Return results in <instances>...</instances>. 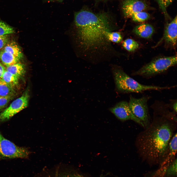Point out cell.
<instances>
[{
	"mask_svg": "<svg viewBox=\"0 0 177 177\" xmlns=\"http://www.w3.org/2000/svg\"><path fill=\"white\" fill-rule=\"evenodd\" d=\"M30 153L28 148L16 145L5 138L0 133V159H27Z\"/></svg>",
	"mask_w": 177,
	"mask_h": 177,
	"instance_id": "5b68a950",
	"label": "cell"
},
{
	"mask_svg": "<svg viewBox=\"0 0 177 177\" xmlns=\"http://www.w3.org/2000/svg\"><path fill=\"white\" fill-rule=\"evenodd\" d=\"M1 78L6 83L14 87L17 85L18 83V78L6 70Z\"/></svg>",
	"mask_w": 177,
	"mask_h": 177,
	"instance_id": "e0dca14e",
	"label": "cell"
},
{
	"mask_svg": "<svg viewBox=\"0 0 177 177\" xmlns=\"http://www.w3.org/2000/svg\"><path fill=\"white\" fill-rule=\"evenodd\" d=\"M148 5L141 0H123L122 5V10L125 16L131 17L134 14L147 9Z\"/></svg>",
	"mask_w": 177,
	"mask_h": 177,
	"instance_id": "9c48e42d",
	"label": "cell"
},
{
	"mask_svg": "<svg viewBox=\"0 0 177 177\" xmlns=\"http://www.w3.org/2000/svg\"><path fill=\"white\" fill-rule=\"evenodd\" d=\"M177 133H175L171 139L165 154L164 160L161 166L168 164L174 161L177 151Z\"/></svg>",
	"mask_w": 177,
	"mask_h": 177,
	"instance_id": "8fae6325",
	"label": "cell"
},
{
	"mask_svg": "<svg viewBox=\"0 0 177 177\" xmlns=\"http://www.w3.org/2000/svg\"><path fill=\"white\" fill-rule=\"evenodd\" d=\"M5 70L3 66L0 63V78L2 77Z\"/></svg>",
	"mask_w": 177,
	"mask_h": 177,
	"instance_id": "484cf974",
	"label": "cell"
},
{
	"mask_svg": "<svg viewBox=\"0 0 177 177\" xmlns=\"http://www.w3.org/2000/svg\"><path fill=\"white\" fill-rule=\"evenodd\" d=\"M112 71L117 90L123 93H140L150 90H161L173 88V86L161 87L141 84L128 75L120 67L114 66Z\"/></svg>",
	"mask_w": 177,
	"mask_h": 177,
	"instance_id": "3957f363",
	"label": "cell"
},
{
	"mask_svg": "<svg viewBox=\"0 0 177 177\" xmlns=\"http://www.w3.org/2000/svg\"><path fill=\"white\" fill-rule=\"evenodd\" d=\"M21 59L23 56V54L17 44L14 42L8 43L4 47L3 50Z\"/></svg>",
	"mask_w": 177,
	"mask_h": 177,
	"instance_id": "5bb4252c",
	"label": "cell"
},
{
	"mask_svg": "<svg viewBox=\"0 0 177 177\" xmlns=\"http://www.w3.org/2000/svg\"><path fill=\"white\" fill-rule=\"evenodd\" d=\"M7 71L18 78L23 74L25 71L24 67L23 65L20 63L7 67Z\"/></svg>",
	"mask_w": 177,
	"mask_h": 177,
	"instance_id": "2e32d148",
	"label": "cell"
},
{
	"mask_svg": "<svg viewBox=\"0 0 177 177\" xmlns=\"http://www.w3.org/2000/svg\"><path fill=\"white\" fill-rule=\"evenodd\" d=\"M177 16L166 26L163 40L167 43L175 46L177 43Z\"/></svg>",
	"mask_w": 177,
	"mask_h": 177,
	"instance_id": "30bf717a",
	"label": "cell"
},
{
	"mask_svg": "<svg viewBox=\"0 0 177 177\" xmlns=\"http://www.w3.org/2000/svg\"><path fill=\"white\" fill-rule=\"evenodd\" d=\"M0 59L7 67L18 63L20 59L3 50L0 53Z\"/></svg>",
	"mask_w": 177,
	"mask_h": 177,
	"instance_id": "4fadbf2b",
	"label": "cell"
},
{
	"mask_svg": "<svg viewBox=\"0 0 177 177\" xmlns=\"http://www.w3.org/2000/svg\"><path fill=\"white\" fill-rule=\"evenodd\" d=\"M159 7L163 13L165 17L169 18L167 13V8L173 1L174 0H156Z\"/></svg>",
	"mask_w": 177,
	"mask_h": 177,
	"instance_id": "44dd1931",
	"label": "cell"
},
{
	"mask_svg": "<svg viewBox=\"0 0 177 177\" xmlns=\"http://www.w3.org/2000/svg\"><path fill=\"white\" fill-rule=\"evenodd\" d=\"M1 109L0 108V110H1Z\"/></svg>",
	"mask_w": 177,
	"mask_h": 177,
	"instance_id": "f1b7e54d",
	"label": "cell"
},
{
	"mask_svg": "<svg viewBox=\"0 0 177 177\" xmlns=\"http://www.w3.org/2000/svg\"><path fill=\"white\" fill-rule=\"evenodd\" d=\"M177 56L162 57L155 59L132 73L133 76L149 78L165 72L177 63Z\"/></svg>",
	"mask_w": 177,
	"mask_h": 177,
	"instance_id": "277c9868",
	"label": "cell"
},
{
	"mask_svg": "<svg viewBox=\"0 0 177 177\" xmlns=\"http://www.w3.org/2000/svg\"><path fill=\"white\" fill-rule=\"evenodd\" d=\"M55 0L58 1H61L63 0Z\"/></svg>",
	"mask_w": 177,
	"mask_h": 177,
	"instance_id": "83f0119b",
	"label": "cell"
},
{
	"mask_svg": "<svg viewBox=\"0 0 177 177\" xmlns=\"http://www.w3.org/2000/svg\"><path fill=\"white\" fill-rule=\"evenodd\" d=\"M14 88L0 79V96L12 97L15 93Z\"/></svg>",
	"mask_w": 177,
	"mask_h": 177,
	"instance_id": "9a60e30c",
	"label": "cell"
},
{
	"mask_svg": "<svg viewBox=\"0 0 177 177\" xmlns=\"http://www.w3.org/2000/svg\"><path fill=\"white\" fill-rule=\"evenodd\" d=\"M62 177H81V176L78 175H70L63 176Z\"/></svg>",
	"mask_w": 177,
	"mask_h": 177,
	"instance_id": "4316f807",
	"label": "cell"
},
{
	"mask_svg": "<svg viewBox=\"0 0 177 177\" xmlns=\"http://www.w3.org/2000/svg\"><path fill=\"white\" fill-rule=\"evenodd\" d=\"M149 17V15L148 13L141 11L134 14L131 17L134 21L142 22L148 19Z\"/></svg>",
	"mask_w": 177,
	"mask_h": 177,
	"instance_id": "d6986e66",
	"label": "cell"
},
{
	"mask_svg": "<svg viewBox=\"0 0 177 177\" xmlns=\"http://www.w3.org/2000/svg\"></svg>",
	"mask_w": 177,
	"mask_h": 177,
	"instance_id": "f546056e",
	"label": "cell"
},
{
	"mask_svg": "<svg viewBox=\"0 0 177 177\" xmlns=\"http://www.w3.org/2000/svg\"><path fill=\"white\" fill-rule=\"evenodd\" d=\"M110 111L119 120L122 121L132 120L144 127L142 122L132 112L126 101H121L109 109Z\"/></svg>",
	"mask_w": 177,
	"mask_h": 177,
	"instance_id": "ba28073f",
	"label": "cell"
},
{
	"mask_svg": "<svg viewBox=\"0 0 177 177\" xmlns=\"http://www.w3.org/2000/svg\"><path fill=\"white\" fill-rule=\"evenodd\" d=\"M13 29L4 22L0 21V36L14 33Z\"/></svg>",
	"mask_w": 177,
	"mask_h": 177,
	"instance_id": "7402d4cb",
	"label": "cell"
},
{
	"mask_svg": "<svg viewBox=\"0 0 177 177\" xmlns=\"http://www.w3.org/2000/svg\"><path fill=\"white\" fill-rule=\"evenodd\" d=\"M122 45L124 49L130 52L134 51L137 49L139 46L137 42L131 39L125 40L123 42Z\"/></svg>",
	"mask_w": 177,
	"mask_h": 177,
	"instance_id": "ac0fdd59",
	"label": "cell"
},
{
	"mask_svg": "<svg viewBox=\"0 0 177 177\" xmlns=\"http://www.w3.org/2000/svg\"><path fill=\"white\" fill-rule=\"evenodd\" d=\"M12 98V97L0 96V108L4 107Z\"/></svg>",
	"mask_w": 177,
	"mask_h": 177,
	"instance_id": "603a6c76",
	"label": "cell"
},
{
	"mask_svg": "<svg viewBox=\"0 0 177 177\" xmlns=\"http://www.w3.org/2000/svg\"><path fill=\"white\" fill-rule=\"evenodd\" d=\"M107 39L110 42L119 43L122 40V36L120 33L118 32L111 31L107 34Z\"/></svg>",
	"mask_w": 177,
	"mask_h": 177,
	"instance_id": "ffe728a7",
	"label": "cell"
},
{
	"mask_svg": "<svg viewBox=\"0 0 177 177\" xmlns=\"http://www.w3.org/2000/svg\"><path fill=\"white\" fill-rule=\"evenodd\" d=\"M177 100H172L170 104H168L170 108L175 113H177Z\"/></svg>",
	"mask_w": 177,
	"mask_h": 177,
	"instance_id": "d4e9b609",
	"label": "cell"
},
{
	"mask_svg": "<svg viewBox=\"0 0 177 177\" xmlns=\"http://www.w3.org/2000/svg\"><path fill=\"white\" fill-rule=\"evenodd\" d=\"M154 113L158 116L154 114L152 121L138 134L135 144L138 152L143 160L149 164L160 165L175 133L177 120L164 114Z\"/></svg>",
	"mask_w": 177,
	"mask_h": 177,
	"instance_id": "7a4b0ae2",
	"label": "cell"
},
{
	"mask_svg": "<svg viewBox=\"0 0 177 177\" xmlns=\"http://www.w3.org/2000/svg\"><path fill=\"white\" fill-rule=\"evenodd\" d=\"M154 31L153 27L148 24H143L136 26L133 32L139 37L145 38H150Z\"/></svg>",
	"mask_w": 177,
	"mask_h": 177,
	"instance_id": "7c38bea8",
	"label": "cell"
},
{
	"mask_svg": "<svg viewBox=\"0 0 177 177\" xmlns=\"http://www.w3.org/2000/svg\"><path fill=\"white\" fill-rule=\"evenodd\" d=\"M9 38L6 35L0 36V49L4 47L8 43Z\"/></svg>",
	"mask_w": 177,
	"mask_h": 177,
	"instance_id": "cb8c5ba5",
	"label": "cell"
},
{
	"mask_svg": "<svg viewBox=\"0 0 177 177\" xmlns=\"http://www.w3.org/2000/svg\"><path fill=\"white\" fill-rule=\"evenodd\" d=\"M29 97V92L27 90L22 96L13 102L7 108L0 113V122L8 120L26 108L28 104Z\"/></svg>",
	"mask_w": 177,
	"mask_h": 177,
	"instance_id": "52a82bcc",
	"label": "cell"
},
{
	"mask_svg": "<svg viewBox=\"0 0 177 177\" xmlns=\"http://www.w3.org/2000/svg\"><path fill=\"white\" fill-rule=\"evenodd\" d=\"M116 25L105 12L83 10L75 13L72 35L81 57L97 61L116 54L107 37L108 32L116 29Z\"/></svg>",
	"mask_w": 177,
	"mask_h": 177,
	"instance_id": "6da1fadb",
	"label": "cell"
},
{
	"mask_svg": "<svg viewBox=\"0 0 177 177\" xmlns=\"http://www.w3.org/2000/svg\"><path fill=\"white\" fill-rule=\"evenodd\" d=\"M149 98L147 96L136 98L131 96L130 97L128 103L132 112L142 122L145 128L150 123L148 104Z\"/></svg>",
	"mask_w": 177,
	"mask_h": 177,
	"instance_id": "8992f818",
	"label": "cell"
}]
</instances>
